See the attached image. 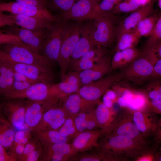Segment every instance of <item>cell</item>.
I'll use <instances>...</instances> for the list:
<instances>
[{
	"label": "cell",
	"instance_id": "60d3db41",
	"mask_svg": "<svg viewBox=\"0 0 161 161\" xmlns=\"http://www.w3.org/2000/svg\"><path fill=\"white\" fill-rule=\"evenodd\" d=\"M149 37L145 47L151 46L161 40V16L157 21L153 31Z\"/></svg>",
	"mask_w": 161,
	"mask_h": 161
},
{
	"label": "cell",
	"instance_id": "b9f144b4",
	"mask_svg": "<svg viewBox=\"0 0 161 161\" xmlns=\"http://www.w3.org/2000/svg\"><path fill=\"white\" fill-rule=\"evenodd\" d=\"M96 104L92 105L89 107L87 120L86 130H95L98 129L95 111V106Z\"/></svg>",
	"mask_w": 161,
	"mask_h": 161
},
{
	"label": "cell",
	"instance_id": "91938a15",
	"mask_svg": "<svg viewBox=\"0 0 161 161\" xmlns=\"http://www.w3.org/2000/svg\"><path fill=\"white\" fill-rule=\"evenodd\" d=\"M141 7L144 6L150 2L151 0H139Z\"/></svg>",
	"mask_w": 161,
	"mask_h": 161
},
{
	"label": "cell",
	"instance_id": "cb8c5ba5",
	"mask_svg": "<svg viewBox=\"0 0 161 161\" xmlns=\"http://www.w3.org/2000/svg\"><path fill=\"white\" fill-rule=\"evenodd\" d=\"M95 47L92 38L90 22L82 25L79 38L70 60H75L80 58L86 53Z\"/></svg>",
	"mask_w": 161,
	"mask_h": 161
},
{
	"label": "cell",
	"instance_id": "ac0fdd59",
	"mask_svg": "<svg viewBox=\"0 0 161 161\" xmlns=\"http://www.w3.org/2000/svg\"><path fill=\"white\" fill-rule=\"evenodd\" d=\"M104 135L100 129L86 130L79 132L73 139L72 145L78 152L88 151L97 148L100 137Z\"/></svg>",
	"mask_w": 161,
	"mask_h": 161
},
{
	"label": "cell",
	"instance_id": "e575fe53",
	"mask_svg": "<svg viewBox=\"0 0 161 161\" xmlns=\"http://www.w3.org/2000/svg\"><path fill=\"white\" fill-rule=\"evenodd\" d=\"M74 117L69 116L58 131L65 137L73 139L79 133L75 124Z\"/></svg>",
	"mask_w": 161,
	"mask_h": 161
},
{
	"label": "cell",
	"instance_id": "f5cc1de1",
	"mask_svg": "<svg viewBox=\"0 0 161 161\" xmlns=\"http://www.w3.org/2000/svg\"><path fill=\"white\" fill-rule=\"evenodd\" d=\"M161 79V59L157 61L154 65L153 73L151 79Z\"/></svg>",
	"mask_w": 161,
	"mask_h": 161
},
{
	"label": "cell",
	"instance_id": "e7e4bbea",
	"mask_svg": "<svg viewBox=\"0 0 161 161\" xmlns=\"http://www.w3.org/2000/svg\"><path fill=\"white\" fill-rule=\"evenodd\" d=\"M43 1H47V0H43Z\"/></svg>",
	"mask_w": 161,
	"mask_h": 161
},
{
	"label": "cell",
	"instance_id": "d4e9b609",
	"mask_svg": "<svg viewBox=\"0 0 161 161\" xmlns=\"http://www.w3.org/2000/svg\"><path fill=\"white\" fill-rule=\"evenodd\" d=\"M99 101H87L76 92L64 98L62 101L61 106L69 116L74 117L86 108L97 104Z\"/></svg>",
	"mask_w": 161,
	"mask_h": 161
},
{
	"label": "cell",
	"instance_id": "03108f58",
	"mask_svg": "<svg viewBox=\"0 0 161 161\" xmlns=\"http://www.w3.org/2000/svg\"></svg>",
	"mask_w": 161,
	"mask_h": 161
},
{
	"label": "cell",
	"instance_id": "d6986e66",
	"mask_svg": "<svg viewBox=\"0 0 161 161\" xmlns=\"http://www.w3.org/2000/svg\"><path fill=\"white\" fill-rule=\"evenodd\" d=\"M133 112V119L138 129L145 138L154 134L157 119L155 114L148 109Z\"/></svg>",
	"mask_w": 161,
	"mask_h": 161
},
{
	"label": "cell",
	"instance_id": "9c48e42d",
	"mask_svg": "<svg viewBox=\"0 0 161 161\" xmlns=\"http://www.w3.org/2000/svg\"><path fill=\"white\" fill-rule=\"evenodd\" d=\"M47 29L33 30L13 25L5 26L1 31L17 38L34 51L40 54Z\"/></svg>",
	"mask_w": 161,
	"mask_h": 161
},
{
	"label": "cell",
	"instance_id": "ffe728a7",
	"mask_svg": "<svg viewBox=\"0 0 161 161\" xmlns=\"http://www.w3.org/2000/svg\"><path fill=\"white\" fill-rule=\"evenodd\" d=\"M153 9V3L150 2L131 14L119 25L115 30L117 37L132 31L142 19L151 15Z\"/></svg>",
	"mask_w": 161,
	"mask_h": 161
},
{
	"label": "cell",
	"instance_id": "1f68e13d",
	"mask_svg": "<svg viewBox=\"0 0 161 161\" xmlns=\"http://www.w3.org/2000/svg\"><path fill=\"white\" fill-rule=\"evenodd\" d=\"M117 37V41L115 52L135 47L139 39L133 31L124 33Z\"/></svg>",
	"mask_w": 161,
	"mask_h": 161
},
{
	"label": "cell",
	"instance_id": "836d02e7",
	"mask_svg": "<svg viewBox=\"0 0 161 161\" xmlns=\"http://www.w3.org/2000/svg\"><path fill=\"white\" fill-rule=\"evenodd\" d=\"M78 0H47L46 7L62 14L69 10Z\"/></svg>",
	"mask_w": 161,
	"mask_h": 161
},
{
	"label": "cell",
	"instance_id": "44dd1931",
	"mask_svg": "<svg viewBox=\"0 0 161 161\" xmlns=\"http://www.w3.org/2000/svg\"><path fill=\"white\" fill-rule=\"evenodd\" d=\"M44 148L42 157V160L44 161L69 160L78 153L69 143H56Z\"/></svg>",
	"mask_w": 161,
	"mask_h": 161
},
{
	"label": "cell",
	"instance_id": "816d5d0a",
	"mask_svg": "<svg viewBox=\"0 0 161 161\" xmlns=\"http://www.w3.org/2000/svg\"><path fill=\"white\" fill-rule=\"evenodd\" d=\"M148 109L154 114H161V100H149Z\"/></svg>",
	"mask_w": 161,
	"mask_h": 161
},
{
	"label": "cell",
	"instance_id": "8fae6325",
	"mask_svg": "<svg viewBox=\"0 0 161 161\" xmlns=\"http://www.w3.org/2000/svg\"><path fill=\"white\" fill-rule=\"evenodd\" d=\"M92 38L96 47H105L112 42L114 35L111 18L100 16L90 22Z\"/></svg>",
	"mask_w": 161,
	"mask_h": 161
},
{
	"label": "cell",
	"instance_id": "4316f807",
	"mask_svg": "<svg viewBox=\"0 0 161 161\" xmlns=\"http://www.w3.org/2000/svg\"><path fill=\"white\" fill-rule=\"evenodd\" d=\"M32 131L35 137L38 140L44 148L49 147L56 143H69L70 140L63 136L58 130L40 131L35 130Z\"/></svg>",
	"mask_w": 161,
	"mask_h": 161
},
{
	"label": "cell",
	"instance_id": "74e56055",
	"mask_svg": "<svg viewBox=\"0 0 161 161\" xmlns=\"http://www.w3.org/2000/svg\"><path fill=\"white\" fill-rule=\"evenodd\" d=\"M156 147H150L149 146L144 148L134 156L133 160L135 161H156Z\"/></svg>",
	"mask_w": 161,
	"mask_h": 161
},
{
	"label": "cell",
	"instance_id": "ab89813d",
	"mask_svg": "<svg viewBox=\"0 0 161 161\" xmlns=\"http://www.w3.org/2000/svg\"><path fill=\"white\" fill-rule=\"evenodd\" d=\"M90 106L84 109L74 117L75 124L79 132L86 130L88 110Z\"/></svg>",
	"mask_w": 161,
	"mask_h": 161
},
{
	"label": "cell",
	"instance_id": "e0dca14e",
	"mask_svg": "<svg viewBox=\"0 0 161 161\" xmlns=\"http://www.w3.org/2000/svg\"><path fill=\"white\" fill-rule=\"evenodd\" d=\"M112 70L111 59L106 55L92 68L78 72L81 86L88 85L110 73Z\"/></svg>",
	"mask_w": 161,
	"mask_h": 161
},
{
	"label": "cell",
	"instance_id": "52a82bcc",
	"mask_svg": "<svg viewBox=\"0 0 161 161\" xmlns=\"http://www.w3.org/2000/svg\"><path fill=\"white\" fill-rule=\"evenodd\" d=\"M121 79L120 73H111L88 85L80 87L76 92L87 101L97 102L108 89Z\"/></svg>",
	"mask_w": 161,
	"mask_h": 161
},
{
	"label": "cell",
	"instance_id": "94428289",
	"mask_svg": "<svg viewBox=\"0 0 161 161\" xmlns=\"http://www.w3.org/2000/svg\"><path fill=\"white\" fill-rule=\"evenodd\" d=\"M158 4L159 8L161 10V0H158Z\"/></svg>",
	"mask_w": 161,
	"mask_h": 161
},
{
	"label": "cell",
	"instance_id": "7dc6e473",
	"mask_svg": "<svg viewBox=\"0 0 161 161\" xmlns=\"http://www.w3.org/2000/svg\"><path fill=\"white\" fill-rule=\"evenodd\" d=\"M61 81L66 82L71 84L79 85L81 87L78 72L71 71L66 73Z\"/></svg>",
	"mask_w": 161,
	"mask_h": 161
},
{
	"label": "cell",
	"instance_id": "11a10c76",
	"mask_svg": "<svg viewBox=\"0 0 161 161\" xmlns=\"http://www.w3.org/2000/svg\"><path fill=\"white\" fill-rule=\"evenodd\" d=\"M0 27L14 25L12 20L7 15L4 14L3 12L0 11Z\"/></svg>",
	"mask_w": 161,
	"mask_h": 161
},
{
	"label": "cell",
	"instance_id": "5bb4252c",
	"mask_svg": "<svg viewBox=\"0 0 161 161\" xmlns=\"http://www.w3.org/2000/svg\"><path fill=\"white\" fill-rule=\"evenodd\" d=\"M58 101L48 100L35 101L27 100L24 120L27 128L31 131L38 125L45 112L51 108L60 106Z\"/></svg>",
	"mask_w": 161,
	"mask_h": 161
},
{
	"label": "cell",
	"instance_id": "be15d7a7",
	"mask_svg": "<svg viewBox=\"0 0 161 161\" xmlns=\"http://www.w3.org/2000/svg\"><path fill=\"white\" fill-rule=\"evenodd\" d=\"M161 143V137H160V138L159 139V140L156 143Z\"/></svg>",
	"mask_w": 161,
	"mask_h": 161
},
{
	"label": "cell",
	"instance_id": "7402d4cb",
	"mask_svg": "<svg viewBox=\"0 0 161 161\" xmlns=\"http://www.w3.org/2000/svg\"><path fill=\"white\" fill-rule=\"evenodd\" d=\"M95 111L98 129L103 132L104 135L109 134L117 116V112L114 108L106 106L100 100L96 105Z\"/></svg>",
	"mask_w": 161,
	"mask_h": 161
},
{
	"label": "cell",
	"instance_id": "7a4b0ae2",
	"mask_svg": "<svg viewBox=\"0 0 161 161\" xmlns=\"http://www.w3.org/2000/svg\"><path fill=\"white\" fill-rule=\"evenodd\" d=\"M2 45L0 50L13 61L52 70V63L40 53L34 51L19 39H16Z\"/></svg>",
	"mask_w": 161,
	"mask_h": 161
},
{
	"label": "cell",
	"instance_id": "6f0895ef",
	"mask_svg": "<svg viewBox=\"0 0 161 161\" xmlns=\"http://www.w3.org/2000/svg\"><path fill=\"white\" fill-rule=\"evenodd\" d=\"M153 136L156 143L161 137V118L157 120L155 131Z\"/></svg>",
	"mask_w": 161,
	"mask_h": 161
},
{
	"label": "cell",
	"instance_id": "f6af8a7d",
	"mask_svg": "<svg viewBox=\"0 0 161 161\" xmlns=\"http://www.w3.org/2000/svg\"><path fill=\"white\" fill-rule=\"evenodd\" d=\"M35 140H30L25 145L23 153L19 159L23 161L24 159L31 152L35 149L41 147V143L36 137Z\"/></svg>",
	"mask_w": 161,
	"mask_h": 161
},
{
	"label": "cell",
	"instance_id": "f546056e",
	"mask_svg": "<svg viewBox=\"0 0 161 161\" xmlns=\"http://www.w3.org/2000/svg\"><path fill=\"white\" fill-rule=\"evenodd\" d=\"M158 18L156 15H150L140 21L132 31L139 38L149 36Z\"/></svg>",
	"mask_w": 161,
	"mask_h": 161
},
{
	"label": "cell",
	"instance_id": "ee69618b",
	"mask_svg": "<svg viewBox=\"0 0 161 161\" xmlns=\"http://www.w3.org/2000/svg\"><path fill=\"white\" fill-rule=\"evenodd\" d=\"M29 132L24 130H20L15 133L13 145H25L30 140Z\"/></svg>",
	"mask_w": 161,
	"mask_h": 161
},
{
	"label": "cell",
	"instance_id": "9a60e30c",
	"mask_svg": "<svg viewBox=\"0 0 161 161\" xmlns=\"http://www.w3.org/2000/svg\"><path fill=\"white\" fill-rule=\"evenodd\" d=\"M50 83H37L24 90L7 94L2 97V98L3 99L18 98L31 100H52L59 101V100L58 98L50 95L49 91Z\"/></svg>",
	"mask_w": 161,
	"mask_h": 161
},
{
	"label": "cell",
	"instance_id": "f907efd6",
	"mask_svg": "<svg viewBox=\"0 0 161 161\" xmlns=\"http://www.w3.org/2000/svg\"><path fill=\"white\" fill-rule=\"evenodd\" d=\"M19 3L41 8L46 7V1L43 0H15Z\"/></svg>",
	"mask_w": 161,
	"mask_h": 161
},
{
	"label": "cell",
	"instance_id": "83f0119b",
	"mask_svg": "<svg viewBox=\"0 0 161 161\" xmlns=\"http://www.w3.org/2000/svg\"><path fill=\"white\" fill-rule=\"evenodd\" d=\"M14 72L11 67L0 60V94L1 96L11 91L14 81Z\"/></svg>",
	"mask_w": 161,
	"mask_h": 161
},
{
	"label": "cell",
	"instance_id": "6125c7cd",
	"mask_svg": "<svg viewBox=\"0 0 161 161\" xmlns=\"http://www.w3.org/2000/svg\"><path fill=\"white\" fill-rule=\"evenodd\" d=\"M94 1H95L97 4H98L101 0H93Z\"/></svg>",
	"mask_w": 161,
	"mask_h": 161
},
{
	"label": "cell",
	"instance_id": "2e32d148",
	"mask_svg": "<svg viewBox=\"0 0 161 161\" xmlns=\"http://www.w3.org/2000/svg\"><path fill=\"white\" fill-rule=\"evenodd\" d=\"M69 116L61 106L51 108L45 112L38 125L33 130H58Z\"/></svg>",
	"mask_w": 161,
	"mask_h": 161
},
{
	"label": "cell",
	"instance_id": "db71d44e",
	"mask_svg": "<svg viewBox=\"0 0 161 161\" xmlns=\"http://www.w3.org/2000/svg\"><path fill=\"white\" fill-rule=\"evenodd\" d=\"M42 153L41 147L35 149L30 153L24 160L25 161H36L38 160Z\"/></svg>",
	"mask_w": 161,
	"mask_h": 161
},
{
	"label": "cell",
	"instance_id": "484cf974",
	"mask_svg": "<svg viewBox=\"0 0 161 161\" xmlns=\"http://www.w3.org/2000/svg\"><path fill=\"white\" fill-rule=\"evenodd\" d=\"M141 53L135 47L115 52L111 60L112 69L125 67L137 58Z\"/></svg>",
	"mask_w": 161,
	"mask_h": 161
},
{
	"label": "cell",
	"instance_id": "7bdbcfd3",
	"mask_svg": "<svg viewBox=\"0 0 161 161\" xmlns=\"http://www.w3.org/2000/svg\"><path fill=\"white\" fill-rule=\"evenodd\" d=\"M103 103L109 108H113L114 104L117 103L118 97L115 92L111 88L108 89L103 95Z\"/></svg>",
	"mask_w": 161,
	"mask_h": 161
},
{
	"label": "cell",
	"instance_id": "4fadbf2b",
	"mask_svg": "<svg viewBox=\"0 0 161 161\" xmlns=\"http://www.w3.org/2000/svg\"><path fill=\"white\" fill-rule=\"evenodd\" d=\"M123 109L121 114L117 115L112 129L109 134L123 135L139 141L148 142L134 124L133 112L128 109Z\"/></svg>",
	"mask_w": 161,
	"mask_h": 161
},
{
	"label": "cell",
	"instance_id": "f1b7e54d",
	"mask_svg": "<svg viewBox=\"0 0 161 161\" xmlns=\"http://www.w3.org/2000/svg\"><path fill=\"white\" fill-rule=\"evenodd\" d=\"M80 87L62 81L58 83H51L49 86L50 95L52 97H57L62 102L65 97L76 92Z\"/></svg>",
	"mask_w": 161,
	"mask_h": 161
},
{
	"label": "cell",
	"instance_id": "680465c9",
	"mask_svg": "<svg viewBox=\"0 0 161 161\" xmlns=\"http://www.w3.org/2000/svg\"><path fill=\"white\" fill-rule=\"evenodd\" d=\"M156 161H161V148L156 153Z\"/></svg>",
	"mask_w": 161,
	"mask_h": 161
},
{
	"label": "cell",
	"instance_id": "5b68a950",
	"mask_svg": "<svg viewBox=\"0 0 161 161\" xmlns=\"http://www.w3.org/2000/svg\"><path fill=\"white\" fill-rule=\"evenodd\" d=\"M154 65L145 54L140 55L132 62L122 68V79L137 85L151 78Z\"/></svg>",
	"mask_w": 161,
	"mask_h": 161
},
{
	"label": "cell",
	"instance_id": "bcb514c9",
	"mask_svg": "<svg viewBox=\"0 0 161 161\" xmlns=\"http://www.w3.org/2000/svg\"><path fill=\"white\" fill-rule=\"evenodd\" d=\"M121 0H101L98 4V6L102 11L108 13L113 10L116 5L120 2Z\"/></svg>",
	"mask_w": 161,
	"mask_h": 161
},
{
	"label": "cell",
	"instance_id": "681fc988",
	"mask_svg": "<svg viewBox=\"0 0 161 161\" xmlns=\"http://www.w3.org/2000/svg\"><path fill=\"white\" fill-rule=\"evenodd\" d=\"M36 83H37L30 81L14 80L11 90L7 94L24 90Z\"/></svg>",
	"mask_w": 161,
	"mask_h": 161
},
{
	"label": "cell",
	"instance_id": "3957f363",
	"mask_svg": "<svg viewBox=\"0 0 161 161\" xmlns=\"http://www.w3.org/2000/svg\"><path fill=\"white\" fill-rule=\"evenodd\" d=\"M82 25L80 23H66L63 35L57 62L59 65L61 79L68 69L71 58L79 38Z\"/></svg>",
	"mask_w": 161,
	"mask_h": 161
},
{
	"label": "cell",
	"instance_id": "30bf717a",
	"mask_svg": "<svg viewBox=\"0 0 161 161\" xmlns=\"http://www.w3.org/2000/svg\"><path fill=\"white\" fill-rule=\"evenodd\" d=\"M24 99H3L0 110L15 128L23 130L27 128L24 120L26 103Z\"/></svg>",
	"mask_w": 161,
	"mask_h": 161
},
{
	"label": "cell",
	"instance_id": "603a6c76",
	"mask_svg": "<svg viewBox=\"0 0 161 161\" xmlns=\"http://www.w3.org/2000/svg\"><path fill=\"white\" fill-rule=\"evenodd\" d=\"M7 15L12 20L14 25L30 30L46 29L54 23L35 17L12 13Z\"/></svg>",
	"mask_w": 161,
	"mask_h": 161
},
{
	"label": "cell",
	"instance_id": "9f6ffc18",
	"mask_svg": "<svg viewBox=\"0 0 161 161\" xmlns=\"http://www.w3.org/2000/svg\"><path fill=\"white\" fill-rule=\"evenodd\" d=\"M25 145H13L10 148L14 152L17 157L18 160L22 155Z\"/></svg>",
	"mask_w": 161,
	"mask_h": 161
},
{
	"label": "cell",
	"instance_id": "8d00e7d4",
	"mask_svg": "<svg viewBox=\"0 0 161 161\" xmlns=\"http://www.w3.org/2000/svg\"><path fill=\"white\" fill-rule=\"evenodd\" d=\"M120 2L112 11L113 14L134 11L141 7L139 0H128Z\"/></svg>",
	"mask_w": 161,
	"mask_h": 161
},
{
	"label": "cell",
	"instance_id": "f35d334b",
	"mask_svg": "<svg viewBox=\"0 0 161 161\" xmlns=\"http://www.w3.org/2000/svg\"><path fill=\"white\" fill-rule=\"evenodd\" d=\"M144 52L154 65L157 61L161 59V40L145 47Z\"/></svg>",
	"mask_w": 161,
	"mask_h": 161
},
{
	"label": "cell",
	"instance_id": "d6a6232c",
	"mask_svg": "<svg viewBox=\"0 0 161 161\" xmlns=\"http://www.w3.org/2000/svg\"><path fill=\"white\" fill-rule=\"evenodd\" d=\"M150 80L144 91L149 100H161V79Z\"/></svg>",
	"mask_w": 161,
	"mask_h": 161
},
{
	"label": "cell",
	"instance_id": "d590c367",
	"mask_svg": "<svg viewBox=\"0 0 161 161\" xmlns=\"http://www.w3.org/2000/svg\"><path fill=\"white\" fill-rule=\"evenodd\" d=\"M103 155L97 148V151L78 152L70 160L73 161H103Z\"/></svg>",
	"mask_w": 161,
	"mask_h": 161
},
{
	"label": "cell",
	"instance_id": "4dcf8cb0",
	"mask_svg": "<svg viewBox=\"0 0 161 161\" xmlns=\"http://www.w3.org/2000/svg\"><path fill=\"white\" fill-rule=\"evenodd\" d=\"M14 127L7 120L0 117V144L5 148H10L14 141L15 132Z\"/></svg>",
	"mask_w": 161,
	"mask_h": 161
},
{
	"label": "cell",
	"instance_id": "8992f818",
	"mask_svg": "<svg viewBox=\"0 0 161 161\" xmlns=\"http://www.w3.org/2000/svg\"><path fill=\"white\" fill-rule=\"evenodd\" d=\"M66 20H71L78 22L92 20L100 16L111 18L107 13L101 11L98 4L93 0H78L71 8L61 15Z\"/></svg>",
	"mask_w": 161,
	"mask_h": 161
},
{
	"label": "cell",
	"instance_id": "277c9868",
	"mask_svg": "<svg viewBox=\"0 0 161 161\" xmlns=\"http://www.w3.org/2000/svg\"><path fill=\"white\" fill-rule=\"evenodd\" d=\"M66 20L64 19L54 23L47 29L40 54L52 63L58 61L63 35L67 23Z\"/></svg>",
	"mask_w": 161,
	"mask_h": 161
},
{
	"label": "cell",
	"instance_id": "7c38bea8",
	"mask_svg": "<svg viewBox=\"0 0 161 161\" xmlns=\"http://www.w3.org/2000/svg\"><path fill=\"white\" fill-rule=\"evenodd\" d=\"M0 11L39 17L52 23L58 22L61 19L51 13L46 8L22 4L16 1L0 3Z\"/></svg>",
	"mask_w": 161,
	"mask_h": 161
},
{
	"label": "cell",
	"instance_id": "ba28073f",
	"mask_svg": "<svg viewBox=\"0 0 161 161\" xmlns=\"http://www.w3.org/2000/svg\"><path fill=\"white\" fill-rule=\"evenodd\" d=\"M0 60L6 63L15 71L38 82L51 83L55 77L52 70L44 69L32 65L15 62L1 50Z\"/></svg>",
	"mask_w": 161,
	"mask_h": 161
},
{
	"label": "cell",
	"instance_id": "6da1fadb",
	"mask_svg": "<svg viewBox=\"0 0 161 161\" xmlns=\"http://www.w3.org/2000/svg\"><path fill=\"white\" fill-rule=\"evenodd\" d=\"M105 136L98 143L97 148L103 154V161L133 159L138 152L149 145L148 141H139L123 135L108 134Z\"/></svg>",
	"mask_w": 161,
	"mask_h": 161
},
{
	"label": "cell",
	"instance_id": "c3c4849f",
	"mask_svg": "<svg viewBox=\"0 0 161 161\" xmlns=\"http://www.w3.org/2000/svg\"><path fill=\"white\" fill-rule=\"evenodd\" d=\"M6 148L0 144V161H14L18 157L14 152L10 148L8 152Z\"/></svg>",
	"mask_w": 161,
	"mask_h": 161
}]
</instances>
